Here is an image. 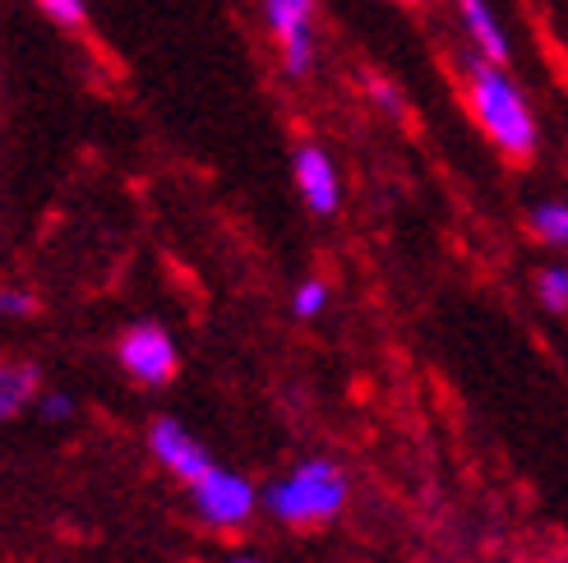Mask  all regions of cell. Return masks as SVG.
Returning a JSON list of instances; mask_svg holds the SVG:
<instances>
[{
	"mask_svg": "<svg viewBox=\"0 0 568 563\" xmlns=\"http://www.w3.org/2000/svg\"><path fill=\"white\" fill-rule=\"evenodd\" d=\"M467 102L504 157L527 162L536 153V116L527 98L518 93V83L504 74V65L486 61V55L467 61Z\"/></svg>",
	"mask_w": 568,
	"mask_h": 563,
	"instance_id": "1",
	"label": "cell"
},
{
	"mask_svg": "<svg viewBox=\"0 0 568 563\" xmlns=\"http://www.w3.org/2000/svg\"><path fill=\"white\" fill-rule=\"evenodd\" d=\"M347 499V481L343 471H337L333 462H305L292 481H282L273 494H268V509L282 518V522H324L333 518L337 509H343Z\"/></svg>",
	"mask_w": 568,
	"mask_h": 563,
	"instance_id": "2",
	"label": "cell"
},
{
	"mask_svg": "<svg viewBox=\"0 0 568 563\" xmlns=\"http://www.w3.org/2000/svg\"><path fill=\"white\" fill-rule=\"evenodd\" d=\"M264 23L282 51V70L305 79L315 65V0H264Z\"/></svg>",
	"mask_w": 568,
	"mask_h": 563,
	"instance_id": "3",
	"label": "cell"
},
{
	"mask_svg": "<svg viewBox=\"0 0 568 563\" xmlns=\"http://www.w3.org/2000/svg\"><path fill=\"white\" fill-rule=\"evenodd\" d=\"M190 490H194L199 518L213 522V526H236V522H245V518L254 513V490H250V481H241V475H232V471H217V467H213L209 475H199Z\"/></svg>",
	"mask_w": 568,
	"mask_h": 563,
	"instance_id": "4",
	"label": "cell"
},
{
	"mask_svg": "<svg viewBox=\"0 0 568 563\" xmlns=\"http://www.w3.org/2000/svg\"><path fill=\"white\" fill-rule=\"evenodd\" d=\"M121 365L144 383H166L176 370V347L158 324H134L121 337Z\"/></svg>",
	"mask_w": 568,
	"mask_h": 563,
	"instance_id": "5",
	"label": "cell"
},
{
	"mask_svg": "<svg viewBox=\"0 0 568 563\" xmlns=\"http://www.w3.org/2000/svg\"><path fill=\"white\" fill-rule=\"evenodd\" d=\"M296 185H301V199L310 204V213H337V172H333V157L320 144H301L296 149Z\"/></svg>",
	"mask_w": 568,
	"mask_h": 563,
	"instance_id": "6",
	"label": "cell"
},
{
	"mask_svg": "<svg viewBox=\"0 0 568 563\" xmlns=\"http://www.w3.org/2000/svg\"><path fill=\"white\" fill-rule=\"evenodd\" d=\"M149 443H153V453L166 462V467H172L176 475H181V481H199V475H209L213 471V462H209V453H204V448H199L181 426H176V420H158V426H153V434H149Z\"/></svg>",
	"mask_w": 568,
	"mask_h": 563,
	"instance_id": "7",
	"label": "cell"
},
{
	"mask_svg": "<svg viewBox=\"0 0 568 563\" xmlns=\"http://www.w3.org/2000/svg\"><path fill=\"white\" fill-rule=\"evenodd\" d=\"M458 19H463V28L471 33L476 51L486 55V61L508 65V33H504V23H499L490 0H458Z\"/></svg>",
	"mask_w": 568,
	"mask_h": 563,
	"instance_id": "8",
	"label": "cell"
},
{
	"mask_svg": "<svg viewBox=\"0 0 568 563\" xmlns=\"http://www.w3.org/2000/svg\"><path fill=\"white\" fill-rule=\"evenodd\" d=\"M33 383H38V370H33V365H10V370L0 375V411L14 416L28 398H33Z\"/></svg>",
	"mask_w": 568,
	"mask_h": 563,
	"instance_id": "9",
	"label": "cell"
},
{
	"mask_svg": "<svg viewBox=\"0 0 568 563\" xmlns=\"http://www.w3.org/2000/svg\"><path fill=\"white\" fill-rule=\"evenodd\" d=\"M531 232L550 245H568V204H541L531 213Z\"/></svg>",
	"mask_w": 568,
	"mask_h": 563,
	"instance_id": "10",
	"label": "cell"
},
{
	"mask_svg": "<svg viewBox=\"0 0 568 563\" xmlns=\"http://www.w3.org/2000/svg\"><path fill=\"white\" fill-rule=\"evenodd\" d=\"M33 6L61 28H83L89 23V6H83V0H33Z\"/></svg>",
	"mask_w": 568,
	"mask_h": 563,
	"instance_id": "11",
	"label": "cell"
},
{
	"mask_svg": "<svg viewBox=\"0 0 568 563\" xmlns=\"http://www.w3.org/2000/svg\"><path fill=\"white\" fill-rule=\"evenodd\" d=\"M536 291H541L546 309H568V268H546L536 277Z\"/></svg>",
	"mask_w": 568,
	"mask_h": 563,
	"instance_id": "12",
	"label": "cell"
},
{
	"mask_svg": "<svg viewBox=\"0 0 568 563\" xmlns=\"http://www.w3.org/2000/svg\"><path fill=\"white\" fill-rule=\"evenodd\" d=\"M324 300H328V287H324V282H305V287L296 291V315H320V309H324Z\"/></svg>",
	"mask_w": 568,
	"mask_h": 563,
	"instance_id": "13",
	"label": "cell"
},
{
	"mask_svg": "<svg viewBox=\"0 0 568 563\" xmlns=\"http://www.w3.org/2000/svg\"><path fill=\"white\" fill-rule=\"evenodd\" d=\"M371 98H375L384 111H393V116H403V98H397V89H393V83H384V79H371Z\"/></svg>",
	"mask_w": 568,
	"mask_h": 563,
	"instance_id": "14",
	"label": "cell"
},
{
	"mask_svg": "<svg viewBox=\"0 0 568 563\" xmlns=\"http://www.w3.org/2000/svg\"><path fill=\"white\" fill-rule=\"evenodd\" d=\"M0 305H6V315H33V309H38V300L23 296V291H6V296H0Z\"/></svg>",
	"mask_w": 568,
	"mask_h": 563,
	"instance_id": "15",
	"label": "cell"
},
{
	"mask_svg": "<svg viewBox=\"0 0 568 563\" xmlns=\"http://www.w3.org/2000/svg\"><path fill=\"white\" fill-rule=\"evenodd\" d=\"M42 411H47V416H70V411H74V402H70V398H61V392H51V398L42 402Z\"/></svg>",
	"mask_w": 568,
	"mask_h": 563,
	"instance_id": "16",
	"label": "cell"
},
{
	"mask_svg": "<svg viewBox=\"0 0 568 563\" xmlns=\"http://www.w3.org/2000/svg\"><path fill=\"white\" fill-rule=\"evenodd\" d=\"M236 563H254V559H236Z\"/></svg>",
	"mask_w": 568,
	"mask_h": 563,
	"instance_id": "17",
	"label": "cell"
},
{
	"mask_svg": "<svg viewBox=\"0 0 568 563\" xmlns=\"http://www.w3.org/2000/svg\"><path fill=\"white\" fill-rule=\"evenodd\" d=\"M403 6H416V0H403Z\"/></svg>",
	"mask_w": 568,
	"mask_h": 563,
	"instance_id": "18",
	"label": "cell"
}]
</instances>
